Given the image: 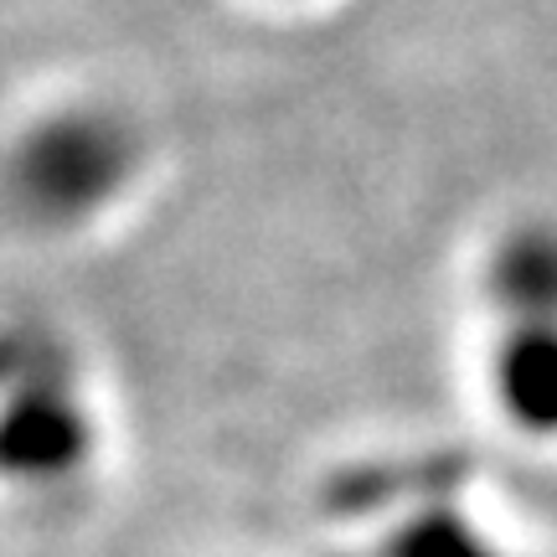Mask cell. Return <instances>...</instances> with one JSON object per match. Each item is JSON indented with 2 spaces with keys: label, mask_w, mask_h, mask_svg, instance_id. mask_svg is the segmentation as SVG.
Masks as SVG:
<instances>
[{
  "label": "cell",
  "mask_w": 557,
  "mask_h": 557,
  "mask_svg": "<svg viewBox=\"0 0 557 557\" xmlns=\"http://www.w3.org/2000/svg\"><path fill=\"white\" fill-rule=\"evenodd\" d=\"M491 398L521 438H557V305H506Z\"/></svg>",
  "instance_id": "6da1fadb"
},
{
  "label": "cell",
  "mask_w": 557,
  "mask_h": 557,
  "mask_svg": "<svg viewBox=\"0 0 557 557\" xmlns=\"http://www.w3.org/2000/svg\"><path fill=\"white\" fill-rule=\"evenodd\" d=\"M398 517V527L387 521L382 537L372 542L377 557H517L455 500H413Z\"/></svg>",
  "instance_id": "7a4b0ae2"
}]
</instances>
